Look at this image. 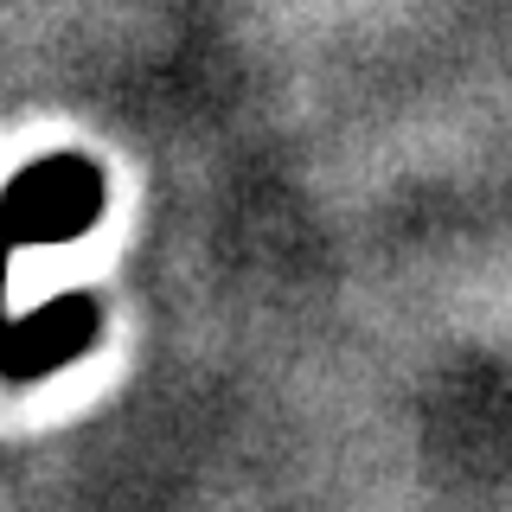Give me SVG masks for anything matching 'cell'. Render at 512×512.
Here are the masks:
<instances>
[{
	"label": "cell",
	"mask_w": 512,
	"mask_h": 512,
	"mask_svg": "<svg viewBox=\"0 0 512 512\" xmlns=\"http://www.w3.org/2000/svg\"><path fill=\"white\" fill-rule=\"evenodd\" d=\"M103 167H90L84 154H45L26 173H13L0 192V237L13 250L20 244H71L103 218Z\"/></svg>",
	"instance_id": "obj_1"
},
{
	"label": "cell",
	"mask_w": 512,
	"mask_h": 512,
	"mask_svg": "<svg viewBox=\"0 0 512 512\" xmlns=\"http://www.w3.org/2000/svg\"><path fill=\"white\" fill-rule=\"evenodd\" d=\"M96 340V301L90 295H58L32 314H13L7 346H0V378H45L71 365Z\"/></svg>",
	"instance_id": "obj_2"
},
{
	"label": "cell",
	"mask_w": 512,
	"mask_h": 512,
	"mask_svg": "<svg viewBox=\"0 0 512 512\" xmlns=\"http://www.w3.org/2000/svg\"><path fill=\"white\" fill-rule=\"evenodd\" d=\"M7 276H13V244L0 237V346H7V327H13V314H7Z\"/></svg>",
	"instance_id": "obj_3"
}]
</instances>
